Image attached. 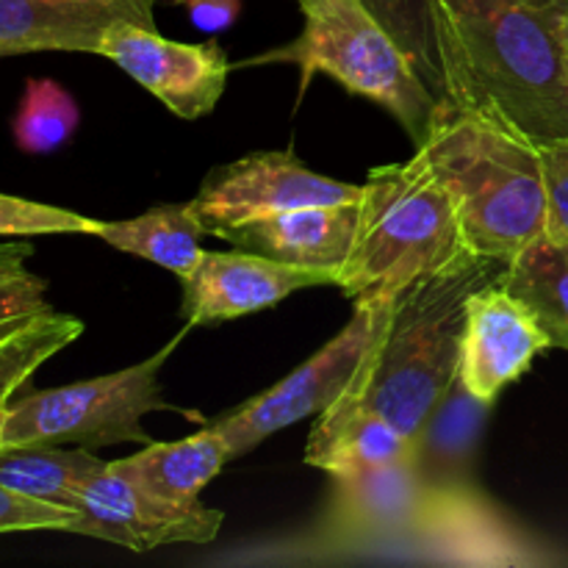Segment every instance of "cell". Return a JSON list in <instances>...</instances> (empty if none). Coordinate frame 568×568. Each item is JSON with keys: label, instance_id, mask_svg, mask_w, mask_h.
<instances>
[{"label": "cell", "instance_id": "cell-17", "mask_svg": "<svg viewBox=\"0 0 568 568\" xmlns=\"http://www.w3.org/2000/svg\"><path fill=\"white\" fill-rule=\"evenodd\" d=\"M231 458L225 438L214 427H203L181 442H150L131 458H120L128 475L153 497L175 505H197L203 488L225 469Z\"/></svg>", "mask_w": 568, "mask_h": 568}, {"label": "cell", "instance_id": "cell-10", "mask_svg": "<svg viewBox=\"0 0 568 568\" xmlns=\"http://www.w3.org/2000/svg\"><path fill=\"white\" fill-rule=\"evenodd\" d=\"M98 55L114 61L131 81L183 120L211 114L225 94L231 72L225 50L214 39L200 44L172 42L155 28L136 22H116L103 37Z\"/></svg>", "mask_w": 568, "mask_h": 568}, {"label": "cell", "instance_id": "cell-9", "mask_svg": "<svg viewBox=\"0 0 568 568\" xmlns=\"http://www.w3.org/2000/svg\"><path fill=\"white\" fill-rule=\"evenodd\" d=\"M361 194L364 186L320 175L292 150H272L216 166L189 205L214 236L222 227L244 225L303 205L353 203L361 200Z\"/></svg>", "mask_w": 568, "mask_h": 568}, {"label": "cell", "instance_id": "cell-21", "mask_svg": "<svg viewBox=\"0 0 568 568\" xmlns=\"http://www.w3.org/2000/svg\"><path fill=\"white\" fill-rule=\"evenodd\" d=\"M98 455L64 447H9L0 449V483L26 497L72 508L81 483L98 471Z\"/></svg>", "mask_w": 568, "mask_h": 568}, {"label": "cell", "instance_id": "cell-18", "mask_svg": "<svg viewBox=\"0 0 568 568\" xmlns=\"http://www.w3.org/2000/svg\"><path fill=\"white\" fill-rule=\"evenodd\" d=\"M94 236L122 253L164 266L172 275H178V281L186 283L209 253L203 250V239L211 233L205 231L192 205L170 203L148 209L133 220L100 222V231Z\"/></svg>", "mask_w": 568, "mask_h": 568}, {"label": "cell", "instance_id": "cell-28", "mask_svg": "<svg viewBox=\"0 0 568 568\" xmlns=\"http://www.w3.org/2000/svg\"><path fill=\"white\" fill-rule=\"evenodd\" d=\"M547 181V236L568 244V142L538 148Z\"/></svg>", "mask_w": 568, "mask_h": 568}, {"label": "cell", "instance_id": "cell-4", "mask_svg": "<svg viewBox=\"0 0 568 568\" xmlns=\"http://www.w3.org/2000/svg\"><path fill=\"white\" fill-rule=\"evenodd\" d=\"M358 205V231L336 281L349 300L377 288L399 294L471 255L447 189L422 150L372 170Z\"/></svg>", "mask_w": 568, "mask_h": 568}, {"label": "cell", "instance_id": "cell-2", "mask_svg": "<svg viewBox=\"0 0 568 568\" xmlns=\"http://www.w3.org/2000/svg\"><path fill=\"white\" fill-rule=\"evenodd\" d=\"M505 261L466 255L397 294L369 353L353 377L355 392L405 436L416 438L458 381L466 305L499 281Z\"/></svg>", "mask_w": 568, "mask_h": 568}, {"label": "cell", "instance_id": "cell-19", "mask_svg": "<svg viewBox=\"0 0 568 568\" xmlns=\"http://www.w3.org/2000/svg\"><path fill=\"white\" fill-rule=\"evenodd\" d=\"M491 405L471 397L458 381L416 436L414 466L425 488L464 486L477 436Z\"/></svg>", "mask_w": 568, "mask_h": 568}, {"label": "cell", "instance_id": "cell-16", "mask_svg": "<svg viewBox=\"0 0 568 568\" xmlns=\"http://www.w3.org/2000/svg\"><path fill=\"white\" fill-rule=\"evenodd\" d=\"M416 438L405 436L394 422L361 399L353 381L342 397L320 414L305 444V464L331 475H358L383 466L410 464Z\"/></svg>", "mask_w": 568, "mask_h": 568}, {"label": "cell", "instance_id": "cell-26", "mask_svg": "<svg viewBox=\"0 0 568 568\" xmlns=\"http://www.w3.org/2000/svg\"><path fill=\"white\" fill-rule=\"evenodd\" d=\"M75 510L61 505L42 503L26 497L14 488L0 483V532H31V530H70Z\"/></svg>", "mask_w": 568, "mask_h": 568}, {"label": "cell", "instance_id": "cell-5", "mask_svg": "<svg viewBox=\"0 0 568 568\" xmlns=\"http://www.w3.org/2000/svg\"><path fill=\"white\" fill-rule=\"evenodd\" d=\"M297 3L305 20L300 37L255 55L247 64H294L300 70V98L314 75L325 72L347 92L386 109L419 148L449 103H442L427 89L386 26L366 9L364 0Z\"/></svg>", "mask_w": 568, "mask_h": 568}, {"label": "cell", "instance_id": "cell-24", "mask_svg": "<svg viewBox=\"0 0 568 568\" xmlns=\"http://www.w3.org/2000/svg\"><path fill=\"white\" fill-rule=\"evenodd\" d=\"M78 103L53 78H31L14 116V142L22 153L44 155L70 142L75 133Z\"/></svg>", "mask_w": 568, "mask_h": 568}, {"label": "cell", "instance_id": "cell-29", "mask_svg": "<svg viewBox=\"0 0 568 568\" xmlns=\"http://www.w3.org/2000/svg\"><path fill=\"white\" fill-rule=\"evenodd\" d=\"M175 3H181L194 26L205 33L225 31L239 17V0H175Z\"/></svg>", "mask_w": 568, "mask_h": 568}, {"label": "cell", "instance_id": "cell-14", "mask_svg": "<svg viewBox=\"0 0 568 568\" xmlns=\"http://www.w3.org/2000/svg\"><path fill=\"white\" fill-rule=\"evenodd\" d=\"M116 22L155 28L153 0H0V59L39 50L98 55Z\"/></svg>", "mask_w": 568, "mask_h": 568}, {"label": "cell", "instance_id": "cell-31", "mask_svg": "<svg viewBox=\"0 0 568 568\" xmlns=\"http://www.w3.org/2000/svg\"><path fill=\"white\" fill-rule=\"evenodd\" d=\"M564 33H566V44H568V9H566V17H564Z\"/></svg>", "mask_w": 568, "mask_h": 568}, {"label": "cell", "instance_id": "cell-3", "mask_svg": "<svg viewBox=\"0 0 568 568\" xmlns=\"http://www.w3.org/2000/svg\"><path fill=\"white\" fill-rule=\"evenodd\" d=\"M416 150L447 189L471 255L508 264L547 236L541 153L519 133L449 105Z\"/></svg>", "mask_w": 568, "mask_h": 568}, {"label": "cell", "instance_id": "cell-1", "mask_svg": "<svg viewBox=\"0 0 568 568\" xmlns=\"http://www.w3.org/2000/svg\"><path fill=\"white\" fill-rule=\"evenodd\" d=\"M449 105L536 148L568 142V0H436Z\"/></svg>", "mask_w": 568, "mask_h": 568}, {"label": "cell", "instance_id": "cell-20", "mask_svg": "<svg viewBox=\"0 0 568 568\" xmlns=\"http://www.w3.org/2000/svg\"><path fill=\"white\" fill-rule=\"evenodd\" d=\"M505 288L530 308L555 349L568 353V253L549 236L536 239L505 264Z\"/></svg>", "mask_w": 568, "mask_h": 568}, {"label": "cell", "instance_id": "cell-15", "mask_svg": "<svg viewBox=\"0 0 568 568\" xmlns=\"http://www.w3.org/2000/svg\"><path fill=\"white\" fill-rule=\"evenodd\" d=\"M361 200L333 205H303L244 225L222 227L214 233L220 242L239 250L286 261L297 266L336 270L347 264L358 231Z\"/></svg>", "mask_w": 568, "mask_h": 568}, {"label": "cell", "instance_id": "cell-25", "mask_svg": "<svg viewBox=\"0 0 568 568\" xmlns=\"http://www.w3.org/2000/svg\"><path fill=\"white\" fill-rule=\"evenodd\" d=\"M100 220L75 214V211L55 209V205L33 203V200L0 194V236H67V233H87L94 236Z\"/></svg>", "mask_w": 568, "mask_h": 568}, {"label": "cell", "instance_id": "cell-30", "mask_svg": "<svg viewBox=\"0 0 568 568\" xmlns=\"http://www.w3.org/2000/svg\"><path fill=\"white\" fill-rule=\"evenodd\" d=\"M33 247L28 242H0V275L26 270V258H31Z\"/></svg>", "mask_w": 568, "mask_h": 568}, {"label": "cell", "instance_id": "cell-7", "mask_svg": "<svg viewBox=\"0 0 568 568\" xmlns=\"http://www.w3.org/2000/svg\"><path fill=\"white\" fill-rule=\"evenodd\" d=\"M394 300L397 294L383 292V288L355 297L353 320L320 353L311 355L303 366L261 392L258 397L247 399L227 416L211 422V427L225 438L231 458H244L283 427H292L331 408L369 353Z\"/></svg>", "mask_w": 568, "mask_h": 568}, {"label": "cell", "instance_id": "cell-8", "mask_svg": "<svg viewBox=\"0 0 568 568\" xmlns=\"http://www.w3.org/2000/svg\"><path fill=\"white\" fill-rule=\"evenodd\" d=\"M70 530L100 538L131 552H150L166 544H209L225 514L205 505H175L139 486L120 460H103L75 494Z\"/></svg>", "mask_w": 568, "mask_h": 568}, {"label": "cell", "instance_id": "cell-13", "mask_svg": "<svg viewBox=\"0 0 568 568\" xmlns=\"http://www.w3.org/2000/svg\"><path fill=\"white\" fill-rule=\"evenodd\" d=\"M333 494L320 521L322 549L381 547L414 538L425 486L410 464L358 475H333Z\"/></svg>", "mask_w": 568, "mask_h": 568}, {"label": "cell", "instance_id": "cell-23", "mask_svg": "<svg viewBox=\"0 0 568 568\" xmlns=\"http://www.w3.org/2000/svg\"><path fill=\"white\" fill-rule=\"evenodd\" d=\"M366 9L386 26L394 42L408 53L410 64L442 103H449L447 64L442 50L436 0H364Z\"/></svg>", "mask_w": 568, "mask_h": 568}, {"label": "cell", "instance_id": "cell-11", "mask_svg": "<svg viewBox=\"0 0 568 568\" xmlns=\"http://www.w3.org/2000/svg\"><path fill=\"white\" fill-rule=\"evenodd\" d=\"M547 349L552 342L530 308L494 281L477 288L466 305L458 383L471 397L491 405Z\"/></svg>", "mask_w": 568, "mask_h": 568}, {"label": "cell", "instance_id": "cell-22", "mask_svg": "<svg viewBox=\"0 0 568 568\" xmlns=\"http://www.w3.org/2000/svg\"><path fill=\"white\" fill-rule=\"evenodd\" d=\"M83 333V322L59 311H44L33 316L14 333L0 338V433H3L6 414L11 399L33 377V372L53 358L55 353L75 342Z\"/></svg>", "mask_w": 568, "mask_h": 568}, {"label": "cell", "instance_id": "cell-6", "mask_svg": "<svg viewBox=\"0 0 568 568\" xmlns=\"http://www.w3.org/2000/svg\"><path fill=\"white\" fill-rule=\"evenodd\" d=\"M192 327H183L166 347L142 364L70 386L44 388L11 399L6 414L0 449L9 447H78L98 449L111 444H150L142 416L181 408L166 403L159 386V372Z\"/></svg>", "mask_w": 568, "mask_h": 568}, {"label": "cell", "instance_id": "cell-32", "mask_svg": "<svg viewBox=\"0 0 568 568\" xmlns=\"http://www.w3.org/2000/svg\"><path fill=\"white\" fill-rule=\"evenodd\" d=\"M564 247H566V253H568V244H564Z\"/></svg>", "mask_w": 568, "mask_h": 568}, {"label": "cell", "instance_id": "cell-12", "mask_svg": "<svg viewBox=\"0 0 568 568\" xmlns=\"http://www.w3.org/2000/svg\"><path fill=\"white\" fill-rule=\"evenodd\" d=\"M336 270L297 266L250 250L205 253L197 272L183 283L181 316L189 327L239 320L277 305L300 288L336 286Z\"/></svg>", "mask_w": 568, "mask_h": 568}, {"label": "cell", "instance_id": "cell-27", "mask_svg": "<svg viewBox=\"0 0 568 568\" xmlns=\"http://www.w3.org/2000/svg\"><path fill=\"white\" fill-rule=\"evenodd\" d=\"M50 311L48 283L28 270L0 275V338Z\"/></svg>", "mask_w": 568, "mask_h": 568}]
</instances>
